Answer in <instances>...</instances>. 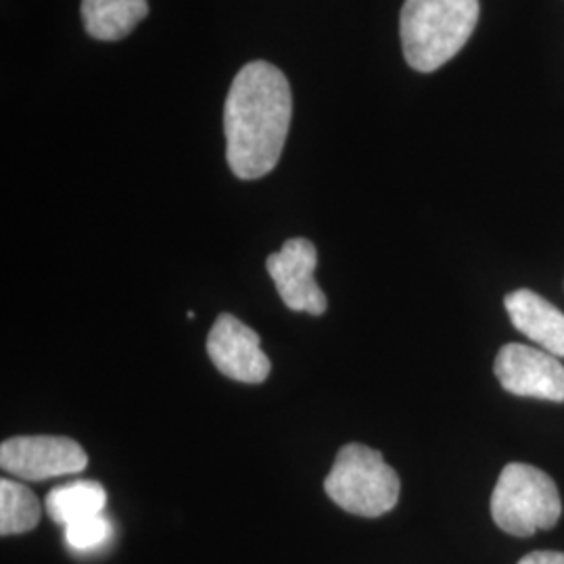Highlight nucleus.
Wrapping results in <instances>:
<instances>
[{
  "label": "nucleus",
  "instance_id": "nucleus-5",
  "mask_svg": "<svg viewBox=\"0 0 564 564\" xmlns=\"http://www.w3.org/2000/svg\"><path fill=\"white\" fill-rule=\"evenodd\" d=\"M88 454L78 442L55 435L11 437L0 445V466L23 481H44L82 473Z\"/></svg>",
  "mask_w": 564,
  "mask_h": 564
},
{
  "label": "nucleus",
  "instance_id": "nucleus-14",
  "mask_svg": "<svg viewBox=\"0 0 564 564\" xmlns=\"http://www.w3.org/2000/svg\"><path fill=\"white\" fill-rule=\"evenodd\" d=\"M519 564H564L563 552H533L521 558Z\"/></svg>",
  "mask_w": 564,
  "mask_h": 564
},
{
  "label": "nucleus",
  "instance_id": "nucleus-3",
  "mask_svg": "<svg viewBox=\"0 0 564 564\" xmlns=\"http://www.w3.org/2000/svg\"><path fill=\"white\" fill-rule=\"evenodd\" d=\"M324 491L345 512L364 519L383 517L400 500V477L384 463L383 454L362 444L339 449Z\"/></svg>",
  "mask_w": 564,
  "mask_h": 564
},
{
  "label": "nucleus",
  "instance_id": "nucleus-2",
  "mask_svg": "<svg viewBox=\"0 0 564 564\" xmlns=\"http://www.w3.org/2000/svg\"><path fill=\"white\" fill-rule=\"evenodd\" d=\"M479 21V0H405L400 32L403 57L416 72L454 59Z\"/></svg>",
  "mask_w": 564,
  "mask_h": 564
},
{
  "label": "nucleus",
  "instance_id": "nucleus-4",
  "mask_svg": "<svg viewBox=\"0 0 564 564\" xmlns=\"http://www.w3.org/2000/svg\"><path fill=\"white\" fill-rule=\"evenodd\" d=\"M561 514V494L550 475L529 464L506 466L491 494V517L502 531L529 538L552 529Z\"/></svg>",
  "mask_w": 564,
  "mask_h": 564
},
{
  "label": "nucleus",
  "instance_id": "nucleus-7",
  "mask_svg": "<svg viewBox=\"0 0 564 564\" xmlns=\"http://www.w3.org/2000/svg\"><path fill=\"white\" fill-rule=\"evenodd\" d=\"M318 251L307 239H289L281 251L265 260L270 279L276 284L282 302L293 312L323 316L328 302L321 284L314 279Z\"/></svg>",
  "mask_w": 564,
  "mask_h": 564
},
{
  "label": "nucleus",
  "instance_id": "nucleus-9",
  "mask_svg": "<svg viewBox=\"0 0 564 564\" xmlns=\"http://www.w3.org/2000/svg\"><path fill=\"white\" fill-rule=\"evenodd\" d=\"M505 305L517 330L547 354L564 358V314L558 307L529 289L508 293Z\"/></svg>",
  "mask_w": 564,
  "mask_h": 564
},
{
  "label": "nucleus",
  "instance_id": "nucleus-10",
  "mask_svg": "<svg viewBox=\"0 0 564 564\" xmlns=\"http://www.w3.org/2000/svg\"><path fill=\"white\" fill-rule=\"evenodd\" d=\"M149 13L147 0H82V21L95 41H121Z\"/></svg>",
  "mask_w": 564,
  "mask_h": 564
},
{
  "label": "nucleus",
  "instance_id": "nucleus-12",
  "mask_svg": "<svg viewBox=\"0 0 564 564\" xmlns=\"http://www.w3.org/2000/svg\"><path fill=\"white\" fill-rule=\"evenodd\" d=\"M41 521V502L25 485L0 481V535H20Z\"/></svg>",
  "mask_w": 564,
  "mask_h": 564
},
{
  "label": "nucleus",
  "instance_id": "nucleus-13",
  "mask_svg": "<svg viewBox=\"0 0 564 564\" xmlns=\"http://www.w3.org/2000/svg\"><path fill=\"white\" fill-rule=\"evenodd\" d=\"M111 538V523L102 517H90L65 527V540L78 552H88L105 544Z\"/></svg>",
  "mask_w": 564,
  "mask_h": 564
},
{
  "label": "nucleus",
  "instance_id": "nucleus-11",
  "mask_svg": "<svg viewBox=\"0 0 564 564\" xmlns=\"http://www.w3.org/2000/svg\"><path fill=\"white\" fill-rule=\"evenodd\" d=\"M107 505V491L97 481H76V484L55 487L46 500V512L57 524H72L102 514Z\"/></svg>",
  "mask_w": 564,
  "mask_h": 564
},
{
  "label": "nucleus",
  "instance_id": "nucleus-6",
  "mask_svg": "<svg viewBox=\"0 0 564 564\" xmlns=\"http://www.w3.org/2000/svg\"><path fill=\"white\" fill-rule=\"evenodd\" d=\"M496 377L508 393L545 402H564L561 358L521 343L505 345L494 364Z\"/></svg>",
  "mask_w": 564,
  "mask_h": 564
},
{
  "label": "nucleus",
  "instance_id": "nucleus-1",
  "mask_svg": "<svg viewBox=\"0 0 564 564\" xmlns=\"http://www.w3.org/2000/svg\"><path fill=\"white\" fill-rule=\"evenodd\" d=\"M293 116L291 86L268 61H251L230 84L224 105L226 160L241 181H258L281 160Z\"/></svg>",
  "mask_w": 564,
  "mask_h": 564
},
{
  "label": "nucleus",
  "instance_id": "nucleus-8",
  "mask_svg": "<svg viewBox=\"0 0 564 564\" xmlns=\"http://www.w3.org/2000/svg\"><path fill=\"white\" fill-rule=\"evenodd\" d=\"M207 354L224 377L239 383H263L272 370V364L262 351L260 335L232 314H220L212 326Z\"/></svg>",
  "mask_w": 564,
  "mask_h": 564
}]
</instances>
